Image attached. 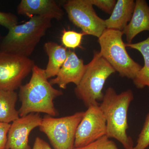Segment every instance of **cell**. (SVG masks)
Instances as JSON below:
<instances>
[{"label":"cell","instance_id":"cell-17","mask_svg":"<svg viewBox=\"0 0 149 149\" xmlns=\"http://www.w3.org/2000/svg\"><path fill=\"white\" fill-rule=\"evenodd\" d=\"M17 100L15 91H0V122L10 123L19 118L15 109Z\"/></svg>","mask_w":149,"mask_h":149},{"label":"cell","instance_id":"cell-15","mask_svg":"<svg viewBox=\"0 0 149 149\" xmlns=\"http://www.w3.org/2000/svg\"><path fill=\"white\" fill-rule=\"evenodd\" d=\"M44 49L49 58L45 72L47 79L56 76L67 57L66 48L53 42L45 43Z\"/></svg>","mask_w":149,"mask_h":149},{"label":"cell","instance_id":"cell-21","mask_svg":"<svg viewBox=\"0 0 149 149\" xmlns=\"http://www.w3.org/2000/svg\"><path fill=\"white\" fill-rule=\"evenodd\" d=\"M93 5L102 10L106 13L111 14L116 4V0H90Z\"/></svg>","mask_w":149,"mask_h":149},{"label":"cell","instance_id":"cell-8","mask_svg":"<svg viewBox=\"0 0 149 149\" xmlns=\"http://www.w3.org/2000/svg\"><path fill=\"white\" fill-rule=\"evenodd\" d=\"M35 65L29 57L0 52V91H15L20 88Z\"/></svg>","mask_w":149,"mask_h":149},{"label":"cell","instance_id":"cell-13","mask_svg":"<svg viewBox=\"0 0 149 149\" xmlns=\"http://www.w3.org/2000/svg\"><path fill=\"white\" fill-rule=\"evenodd\" d=\"M149 32V6L145 0H136L131 20L123 31L128 44L139 33Z\"/></svg>","mask_w":149,"mask_h":149},{"label":"cell","instance_id":"cell-4","mask_svg":"<svg viewBox=\"0 0 149 149\" xmlns=\"http://www.w3.org/2000/svg\"><path fill=\"white\" fill-rule=\"evenodd\" d=\"M115 72L100 52L94 51L93 59L87 64L82 79L74 89L75 95L88 108L99 105L98 102H102L103 98L102 90L105 83Z\"/></svg>","mask_w":149,"mask_h":149},{"label":"cell","instance_id":"cell-12","mask_svg":"<svg viewBox=\"0 0 149 149\" xmlns=\"http://www.w3.org/2000/svg\"><path fill=\"white\" fill-rule=\"evenodd\" d=\"M17 12L30 18L46 16L58 20L62 19L64 15L63 10L54 0H22L17 6Z\"/></svg>","mask_w":149,"mask_h":149},{"label":"cell","instance_id":"cell-23","mask_svg":"<svg viewBox=\"0 0 149 149\" xmlns=\"http://www.w3.org/2000/svg\"><path fill=\"white\" fill-rule=\"evenodd\" d=\"M11 124L0 122V149H6L8 141V135Z\"/></svg>","mask_w":149,"mask_h":149},{"label":"cell","instance_id":"cell-5","mask_svg":"<svg viewBox=\"0 0 149 149\" xmlns=\"http://www.w3.org/2000/svg\"><path fill=\"white\" fill-rule=\"evenodd\" d=\"M123 35L122 31L106 29L98 40L100 53L120 76L133 80L142 66L128 54Z\"/></svg>","mask_w":149,"mask_h":149},{"label":"cell","instance_id":"cell-24","mask_svg":"<svg viewBox=\"0 0 149 149\" xmlns=\"http://www.w3.org/2000/svg\"><path fill=\"white\" fill-rule=\"evenodd\" d=\"M32 149H52L49 144L40 137L35 139Z\"/></svg>","mask_w":149,"mask_h":149},{"label":"cell","instance_id":"cell-9","mask_svg":"<svg viewBox=\"0 0 149 149\" xmlns=\"http://www.w3.org/2000/svg\"><path fill=\"white\" fill-rule=\"evenodd\" d=\"M107 133L106 120L100 106L89 107L77 127L74 148L87 146L107 136Z\"/></svg>","mask_w":149,"mask_h":149},{"label":"cell","instance_id":"cell-1","mask_svg":"<svg viewBox=\"0 0 149 149\" xmlns=\"http://www.w3.org/2000/svg\"><path fill=\"white\" fill-rule=\"evenodd\" d=\"M29 82L19 88L21 107L18 111L20 117L32 113H44L54 117L58 114L54 103L56 98L63 94L53 87L46 77L45 69L34 65Z\"/></svg>","mask_w":149,"mask_h":149},{"label":"cell","instance_id":"cell-19","mask_svg":"<svg viewBox=\"0 0 149 149\" xmlns=\"http://www.w3.org/2000/svg\"><path fill=\"white\" fill-rule=\"evenodd\" d=\"M73 149H118L113 141L107 136L100 138L87 146Z\"/></svg>","mask_w":149,"mask_h":149},{"label":"cell","instance_id":"cell-18","mask_svg":"<svg viewBox=\"0 0 149 149\" xmlns=\"http://www.w3.org/2000/svg\"><path fill=\"white\" fill-rule=\"evenodd\" d=\"M82 33L64 29L62 32L61 42L65 47L74 49L80 47L83 36Z\"/></svg>","mask_w":149,"mask_h":149},{"label":"cell","instance_id":"cell-14","mask_svg":"<svg viewBox=\"0 0 149 149\" xmlns=\"http://www.w3.org/2000/svg\"><path fill=\"white\" fill-rule=\"evenodd\" d=\"M135 3L133 0H118L110 17L105 20L107 29L123 32L131 20Z\"/></svg>","mask_w":149,"mask_h":149},{"label":"cell","instance_id":"cell-6","mask_svg":"<svg viewBox=\"0 0 149 149\" xmlns=\"http://www.w3.org/2000/svg\"><path fill=\"white\" fill-rule=\"evenodd\" d=\"M85 111L77 112L58 118L45 116L40 130L46 134L54 149H73L77 127Z\"/></svg>","mask_w":149,"mask_h":149},{"label":"cell","instance_id":"cell-16","mask_svg":"<svg viewBox=\"0 0 149 149\" xmlns=\"http://www.w3.org/2000/svg\"><path fill=\"white\" fill-rule=\"evenodd\" d=\"M125 44L126 47L139 51L144 59V66L133 79V83L138 89H143L147 86L149 89V37L139 42Z\"/></svg>","mask_w":149,"mask_h":149},{"label":"cell","instance_id":"cell-7","mask_svg":"<svg viewBox=\"0 0 149 149\" xmlns=\"http://www.w3.org/2000/svg\"><path fill=\"white\" fill-rule=\"evenodd\" d=\"M63 7L69 20L85 35L99 38L107 29L105 20L97 15L90 0H69Z\"/></svg>","mask_w":149,"mask_h":149},{"label":"cell","instance_id":"cell-2","mask_svg":"<svg viewBox=\"0 0 149 149\" xmlns=\"http://www.w3.org/2000/svg\"><path fill=\"white\" fill-rule=\"evenodd\" d=\"M133 99V92L130 89L118 94L113 88L109 87L99 105L106 120L107 136L119 141L125 149L134 147L133 140L126 133L128 108Z\"/></svg>","mask_w":149,"mask_h":149},{"label":"cell","instance_id":"cell-3","mask_svg":"<svg viewBox=\"0 0 149 149\" xmlns=\"http://www.w3.org/2000/svg\"><path fill=\"white\" fill-rule=\"evenodd\" d=\"M52 19L50 17L35 16L12 27L3 40L2 52L29 57L52 26Z\"/></svg>","mask_w":149,"mask_h":149},{"label":"cell","instance_id":"cell-11","mask_svg":"<svg viewBox=\"0 0 149 149\" xmlns=\"http://www.w3.org/2000/svg\"><path fill=\"white\" fill-rule=\"evenodd\" d=\"M86 67L83 60L79 58L74 52L68 50L65 61L55 78L51 79L49 83L52 85H57L63 89H66L67 85L70 83L77 86L85 73Z\"/></svg>","mask_w":149,"mask_h":149},{"label":"cell","instance_id":"cell-10","mask_svg":"<svg viewBox=\"0 0 149 149\" xmlns=\"http://www.w3.org/2000/svg\"><path fill=\"white\" fill-rule=\"evenodd\" d=\"M42 118L40 113H32L20 117L11 124L6 149H31L28 143L29 134L39 127Z\"/></svg>","mask_w":149,"mask_h":149},{"label":"cell","instance_id":"cell-22","mask_svg":"<svg viewBox=\"0 0 149 149\" xmlns=\"http://www.w3.org/2000/svg\"><path fill=\"white\" fill-rule=\"evenodd\" d=\"M18 23V19L16 15L0 12V25L9 29Z\"/></svg>","mask_w":149,"mask_h":149},{"label":"cell","instance_id":"cell-20","mask_svg":"<svg viewBox=\"0 0 149 149\" xmlns=\"http://www.w3.org/2000/svg\"><path fill=\"white\" fill-rule=\"evenodd\" d=\"M149 146V113L139 134L136 146L131 149H146Z\"/></svg>","mask_w":149,"mask_h":149}]
</instances>
